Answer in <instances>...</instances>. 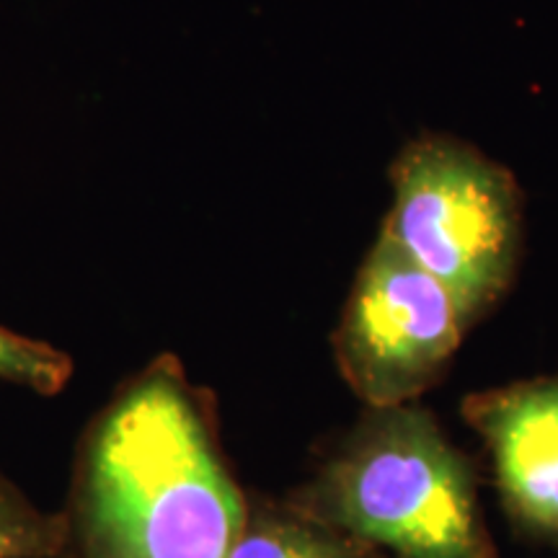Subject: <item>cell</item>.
<instances>
[{"label":"cell","instance_id":"6da1fadb","mask_svg":"<svg viewBox=\"0 0 558 558\" xmlns=\"http://www.w3.org/2000/svg\"><path fill=\"white\" fill-rule=\"evenodd\" d=\"M213 399L173 354L130 375L83 432L73 463L70 558H230L246 518Z\"/></svg>","mask_w":558,"mask_h":558},{"label":"cell","instance_id":"7a4b0ae2","mask_svg":"<svg viewBox=\"0 0 558 558\" xmlns=\"http://www.w3.org/2000/svg\"><path fill=\"white\" fill-rule=\"evenodd\" d=\"M284 499L388 558H497L471 463L416 403L365 407Z\"/></svg>","mask_w":558,"mask_h":558},{"label":"cell","instance_id":"3957f363","mask_svg":"<svg viewBox=\"0 0 558 558\" xmlns=\"http://www.w3.org/2000/svg\"><path fill=\"white\" fill-rule=\"evenodd\" d=\"M380 235L448 288L476 324L512 288L525 197L507 166L445 132H422L390 163Z\"/></svg>","mask_w":558,"mask_h":558},{"label":"cell","instance_id":"277c9868","mask_svg":"<svg viewBox=\"0 0 558 558\" xmlns=\"http://www.w3.org/2000/svg\"><path fill=\"white\" fill-rule=\"evenodd\" d=\"M471 326L437 277L378 235L331 333L333 362L365 407H403L442 378Z\"/></svg>","mask_w":558,"mask_h":558},{"label":"cell","instance_id":"5b68a950","mask_svg":"<svg viewBox=\"0 0 558 558\" xmlns=\"http://www.w3.org/2000/svg\"><path fill=\"white\" fill-rule=\"evenodd\" d=\"M463 418L484 439L512 520L558 543V375L471 393Z\"/></svg>","mask_w":558,"mask_h":558},{"label":"cell","instance_id":"8992f818","mask_svg":"<svg viewBox=\"0 0 558 558\" xmlns=\"http://www.w3.org/2000/svg\"><path fill=\"white\" fill-rule=\"evenodd\" d=\"M230 558H388L369 543L326 525L288 499L248 497Z\"/></svg>","mask_w":558,"mask_h":558},{"label":"cell","instance_id":"52a82bcc","mask_svg":"<svg viewBox=\"0 0 558 558\" xmlns=\"http://www.w3.org/2000/svg\"><path fill=\"white\" fill-rule=\"evenodd\" d=\"M65 514L39 507L0 473V558L65 550Z\"/></svg>","mask_w":558,"mask_h":558},{"label":"cell","instance_id":"ba28073f","mask_svg":"<svg viewBox=\"0 0 558 558\" xmlns=\"http://www.w3.org/2000/svg\"><path fill=\"white\" fill-rule=\"evenodd\" d=\"M73 360L50 341H41L0 326V383L32 390L37 396H58L73 378Z\"/></svg>","mask_w":558,"mask_h":558},{"label":"cell","instance_id":"9c48e42d","mask_svg":"<svg viewBox=\"0 0 558 558\" xmlns=\"http://www.w3.org/2000/svg\"><path fill=\"white\" fill-rule=\"evenodd\" d=\"M11 558H70L65 550H54V554H26V556H11Z\"/></svg>","mask_w":558,"mask_h":558}]
</instances>
